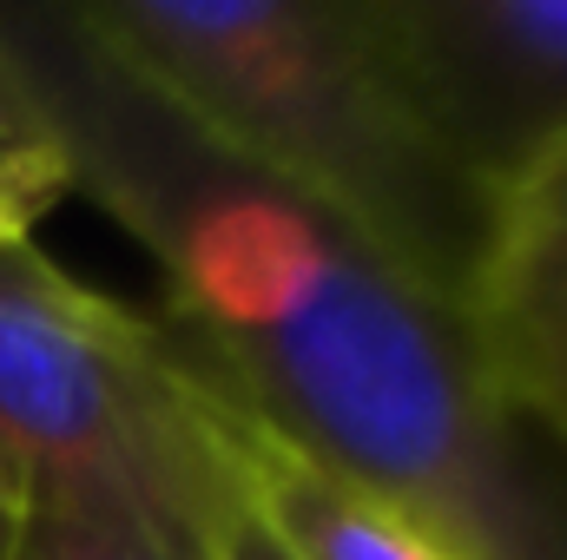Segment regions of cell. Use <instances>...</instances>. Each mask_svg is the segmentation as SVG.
<instances>
[{
  "label": "cell",
  "instance_id": "6da1fadb",
  "mask_svg": "<svg viewBox=\"0 0 567 560\" xmlns=\"http://www.w3.org/2000/svg\"><path fill=\"white\" fill-rule=\"evenodd\" d=\"M0 66L73 191L140 238L172 336L251 416L468 560H567V488L488 396L442 297L192 139L66 7L0 13Z\"/></svg>",
  "mask_w": 567,
  "mask_h": 560
},
{
  "label": "cell",
  "instance_id": "7a4b0ae2",
  "mask_svg": "<svg viewBox=\"0 0 567 560\" xmlns=\"http://www.w3.org/2000/svg\"><path fill=\"white\" fill-rule=\"evenodd\" d=\"M66 20L192 139L337 218L455 310L488 185L423 126L370 0H80Z\"/></svg>",
  "mask_w": 567,
  "mask_h": 560
},
{
  "label": "cell",
  "instance_id": "3957f363",
  "mask_svg": "<svg viewBox=\"0 0 567 560\" xmlns=\"http://www.w3.org/2000/svg\"><path fill=\"white\" fill-rule=\"evenodd\" d=\"M0 448L27 508L120 521L178 560H205L238 508L205 363L133 303L53 258L0 251Z\"/></svg>",
  "mask_w": 567,
  "mask_h": 560
},
{
  "label": "cell",
  "instance_id": "277c9868",
  "mask_svg": "<svg viewBox=\"0 0 567 560\" xmlns=\"http://www.w3.org/2000/svg\"><path fill=\"white\" fill-rule=\"evenodd\" d=\"M370 20L423 126L475 185L567 133V0H370Z\"/></svg>",
  "mask_w": 567,
  "mask_h": 560
},
{
  "label": "cell",
  "instance_id": "5b68a950",
  "mask_svg": "<svg viewBox=\"0 0 567 560\" xmlns=\"http://www.w3.org/2000/svg\"><path fill=\"white\" fill-rule=\"evenodd\" d=\"M455 323L508 422L567 448V133L488 185Z\"/></svg>",
  "mask_w": 567,
  "mask_h": 560
},
{
  "label": "cell",
  "instance_id": "8992f818",
  "mask_svg": "<svg viewBox=\"0 0 567 560\" xmlns=\"http://www.w3.org/2000/svg\"><path fill=\"white\" fill-rule=\"evenodd\" d=\"M212 435H218L238 508L278 541L284 560H468L429 521L396 508L390 495H377V488L323 468L297 442H284L218 376H212Z\"/></svg>",
  "mask_w": 567,
  "mask_h": 560
},
{
  "label": "cell",
  "instance_id": "52a82bcc",
  "mask_svg": "<svg viewBox=\"0 0 567 560\" xmlns=\"http://www.w3.org/2000/svg\"><path fill=\"white\" fill-rule=\"evenodd\" d=\"M40 126V120H33ZM73 191V165L53 145V133H33L20 145H0V251H27L33 231L60 211Z\"/></svg>",
  "mask_w": 567,
  "mask_h": 560
},
{
  "label": "cell",
  "instance_id": "ba28073f",
  "mask_svg": "<svg viewBox=\"0 0 567 560\" xmlns=\"http://www.w3.org/2000/svg\"><path fill=\"white\" fill-rule=\"evenodd\" d=\"M20 560H178L158 541H145L120 521L93 515H60V508H27V548Z\"/></svg>",
  "mask_w": 567,
  "mask_h": 560
},
{
  "label": "cell",
  "instance_id": "9c48e42d",
  "mask_svg": "<svg viewBox=\"0 0 567 560\" xmlns=\"http://www.w3.org/2000/svg\"><path fill=\"white\" fill-rule=\"evenodd\" d=\"M205 560H284V554H278V541L245 515V508H231V515L218 521V535H212Z\"/></svg>",
  "mask_w": 567,
  "mask_h": 560
},
{
  "label": "cell",
  "instance_id": "30bf717a",
  "mask_svg": "<svg viewBox=\"0 0 567 560\" xmlns=\"http://www.w3.org/2000/svg\"><path fill=\"white\" fill-rule=\"evenodd\" d=\"M27 548V481L0 448V560H20Z\"/></svg>",
  "mask_w": 567,
  "mask_h": 560
},
{
  "label": "cell",
  "instance_id": "8fae6325",
  "mask_svg": "<svg viewBox=\"0 0 567 560\" xmlns=\"http://www.w3.org/2000/svg\"><path fill=\"white\" fill-rule=\"evenodd\" d=\"M40 126H33V113L20 106V93H13V80H7V66H0V145H20L33 139Z\"/></svg>",
  "mask_w": 567,
  "mask_h": 560
}]
</instances>
